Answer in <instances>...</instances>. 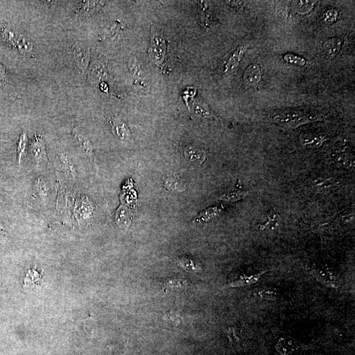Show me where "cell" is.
Instances as JSON below:
<instances>
[{"label": "cell", "mask_w": 355, "mask_h": 355, "mask_svg": "<svg viewBox=\"0 0 355 355\" xmlns=\"http://www.w3.org/2000/svg\"><path fill=\"white\" fill-rule=\"evenodd\" d=\"M339 13L336 9H329L322 15V21L327 25H332L338 21Z\"/></svg>", "instance_id": "25"}, {"label": "cell", "mask_w": 355, "mask_h": 355, "mask_svg": "<svg viewBox=\"0 0 355 355\" xmlns=\"http://www.w3.org/2000/svg\"><path fill=\"white\" fill-rule=\"evenodd\" d=\"M247 47H248V45L246 44L239 45L234 51L230 53L228 57H227L226 59L223 62L222 65L223 73H230L238 67L239 64L240 63L241 59H243L245 52H246Z\"/></svg>", "instance_id": "7"}, {"label": "cell", "mask_w": 355, "mask_h": 355, "mask_svg": "<svg viewBox=\"0 0 355 355\" xmlns=\"http://www.w3.org/2000/svg\"><path fill=\"white\" fill-rule=\"evenodd\" d=\"M72 59L77 71L84 75L89 69L90 61V51L83 43L77 42L74 44L71 51Z\"/></svg>", "instance_id": "4"}, {"label": "cell", "mask_w": 355, "mask_h": 355, "mask_svg": "<svg viewBox=\"0 0 355 355\" xmlns=\"http://www.w3.org/2000/svg\"><path fill=\"white\" fill-rule=\"evenodd\" d=\"M226 3L229 4V5H230L231 6H232L233 7H236V8H241L243 7V5H244L245 2L244 1H226Z\"/></svg>", "instance_id": "34"}, {"label": "cell", "mask_w": 355, "mask_h": 355, "mask_svg": "<svg viewBox=\"0 0 355 355\" xmlns=\"http://www.w3.org/2000/svg\"><path fill=\"white\" fill-rule=\"evenodd\" d=\"M279 221H280V216L277 215L274 211H272L265 217L264 220L261 219L259 222L255 223L253 227L259 232L264 231L266 229L270 230V229L274 228L278 224Z\"/></svg>", "instance_id": "14"}, {"label": "cell", "mask_w": 355, "mask_h": 355, "mask_svg": "<svg viewBox=\"0 0 355 355\" xmlns=\"http://www.w3.org/2000/svg\"><path fill=\"white\" fill-rule=\"evenodd\" d=\"M103 5H104V1H79L78 3L77 13L81 16L91 15L98 11Z\"/></svg>", "instance_id": "12"}, {"label": "cell", "mask_w": 355, "mask_h": 355, "mask_svg": "<svg viewBox=\"0 0 355 355\" xmlns=\"http://www.w3.org/2000/svg\"><path fill=\"white\" fill-rule=\"evenodd\" d=\"M37 190L38 193H39V196L43 199V201H45L47 199V186L44 181L42 180V179H39L37 181Z\"/></svg>", "instance_id": "31"}, {"label": "cell", "mask_w": 355, "mask_h": 355, "mask_svg": "<svg viewBox=\"0 0 355 355\" xmlns=\"http://www.w3.org/2000/svg\"><path fill=\"white\" fill-rule=\"evenodd\" d=\"M179 266L184 269L187 272H198L201 270V266H199V263H196L193 261L192 259L189 258H181L178 263Z\"/></svg>", "instance_id": "23"}, {"label": "cell", "mask_w": 355, "mask_h": 355, "mask_svg": "<svg viewBox=\"0 0 355 355\" xmlns=\"http://www.w3.org/2000/svg\"><path fill=\"white\" fill-rule=\"evenodd\" d=\"M110 123L115 136L123 141L128 140L130 138L131 131L125 123L116 118H111Z\"/></svg>", "instance_id": "17"}, {"label": "cell", "mask_w": 355, "mask_h": 355, "mask_svg": "<svg viewBox=\"0 0 355 355\" xmlns=\"http://www.w3.org/2000/svg\"><path fill=\"white\" fill-rule=\"evenodd\" d=\"M247 195V192H242V191H234L227 193L221 196V200L227 201V202H234V201H238L239 199H243Z\"/></svg>", "instance_id": "28"}, {"label": "cell", "mask_w": 355, "mask_h": 355, "mask_svg": "<svg viewBox=\"0 0 355 355\" xmlns=\"http://www.w3.org/2000/svg\"><path fill=\"white\" fill-rule=\"evenodd\" d=\"M73 133L75 138L78 141L81 151H83L84 154L86 155L89 159H93L94 157V149L92 143H91L90 139L89 138L78 128H75L73 131Z\"/></svg>", "instance_id": "10"}, {"label": "cell", "mask_w": 355, "mask_h": 355, "mask_svg": "<svg viewBox=\"0 0 355 355\" xmlns=\"http://www.w3.org/2000/svg\"><path fill=\"white\" fill-rule=\"evenodd\" d=\"M58 163L61 172L66 177L71 179H75L77 177V169L73 159L67 153H61L58 155Z\"/></svg>", "instance_id": "8"}, {"label": "cell", "mask_w": 355, "mask_h": 355, "mask_svg": "<svg viewBox=\"0 0 355 355\" xmlns=\"http://www.w3.org/2000/svg\"><path fill=\"white\" fill-rule=\"evenodd\" d=\"M310 274L318 282L328 288L337 289L340 284L338 276L326 267L313 266L310 269Z\"/></svg>", "instance_id": "5"}, {"label": "cell", "mask_w": 355, "mask_h": 355, "mask_svg": "<svg viewBox=\"0 0 355 355\" xmlns=\"http://www.w3.org/2000/svg\"><path fill=\"white\" fill-rule=\"evenodd\" d=\"M130 69L131 70L132 74H133V79L135 82L142 85L143 83V73L139 66L137 65L136 62L133 61H130Z\"/></svg>", "instance_id": "26"}, {"label": "cell", "mask_w": 355, "mask_h": 355, "mask_svg": "<svg viewBox=\"0 0 355 355\" xmlns=\"http://www.w3.org/2000/svg\"><path fill=\"white\" fill-rule=\"evenodd\" d=\"M217 209H209L208 211H205L204 213H201L200 217H199V221L201 220L203 221H209L211 220L213 217L216 216L214 215V213H217Z\"/></svg>", "instance_id": "33"}, {"label": "cell", "mask_w": 355, "mask_h": 355, "mask_svg": "<svg viewBox=\"0 0 355 355\" xmlns=\"http://www.w3.org/2000/svg\"><path fill=\"white\" fill-rule=\"evenodd\" d=\"M185 155L187 160L199 161L200 163H203L205 159V151L192 146L187 147L185 151Z\"/></svg>", "instance_id": "22"}, {"label": "cell", "mask_w": 355, "mask_h": 355, "mask_svg": "<svg viewBox=\"0 0 355 355\" xmlns=\"http://www.w3.org/2000/svg\"><path fill=\"white\" fill-rule=\"evenodd\" d=\"M2 37L8 44L23 54H29L34 49V43L27 37L11 27L4 28Z\"/></svg>", "instance_id": "2"}, {"label": "cell", "mask_w": 355, "mask_h": 355, "mask_svg": "<svg viewBox=\"0 0 355 355\" xmlns=\"http://www.w3.org/2000/svg\"><path fill=\"white\" fill-rule=\"evenodd\" d=\"M316 3L315 1H292V7L295 13L304 15L310 13Z\"/></svg>", "instance_id": "21"}, {"label": "cell", "mask_w": 355, "mask_h": 355, "mask_svg": "<svg viewBox=\"0 0 355 355\" xmlns=\"http://www.w3.org/2000/svg\"><path fill=\"white\" fill-rule=\"evenodd\" d=\"M27 133H22L21 137H20L19 143H18L17 157L19 163H21L22 157H23L24 154H25L26 147H27Z\"/></svg>", "instance_id": "27"}, {"label": "cell", "mask_w": 355, "mask_h": 355, "mask_svg": "<svg viewBox=\"0 0 355 355\" xmlns=\"http://www.w3.org/2000/svg\"><path fill=\"white\" fill-rule=\"evenodd\" d=\"M42 284H43V276L41 273L35 269L29 270L24 280L23 286L25 290L33 292L36 289H39Z\"/></svg>", "instance_id": "13"}, {"label": "cell", "mask_w": 355, "mask_h": 355, "mask_svg": "<svg viewBox=\"0 0 355 355\" xmlns=\"http://www.w3.org/2000/svg\"><path fill=\"white\" fill-rule=\"evenodd\" d=\"M343 44V40L340 38L328 39L324 44V51L328 58L334 59L340 52Z\"/></svg>", "instance_id": "15"}, {"label": "cell", "mask_w": 355, "mask_h": 355, "mask_svg": "<svg viewBox=\"0 0 355 355\" xmlns=\"http://www.w3.org/2000/svg\"><path fill=\"white\" fill-rule=\"evenodd\" d=\"M167 188L171 189V190H176L178 191H182L184 190V188H183V183L181 180H179V179L172 178H169L167 179L166 183Z\"/></svg>", "instance_id": "29"}, {"label": "cell", "mask_w": 355, "mask_h": 355, "mask_svg": "<svg viewBox=\"0 0 355 355\" xmlns=\"http://www.w3.org/2000/svg\"><path fill=\"white\" fill-rule=\"evenodd\" d=\"M31 151L34 159L38 164L45 160L46 153H45L44 141L41 135L35 137V140H34L32 144Z\"/></svg>", "instance_id": "16"}, {"label": "cell", "mask_w": 355, "mask_h": 355, "mask_svg": "<svg viewBox=\"0 0 355 355\" xmlns=\"http://www.w3.org/2000/svg\"><path fill=\"white\" fill-rule=\"evenodd\" d=\"M274 123L285 129H294L305 124L320 121V117L301 111H284L271 117Z\"/></svg>", "instance_id": "1"}, {"label": "cell", "mask_w": 355, "mask_h": 355, "mask_svg": "<svg viewBox=\"0 0 355 355\" xmlns=\"http://www.w3.org/2000/svg\"><path fill=\"white\" fill-rule=\"evenodd\" d=\"M325 137L316 133H304L301 136V141L305 147L315 148L321 146L324 142Z\"/></svg>", "instance_id": "18"}, {"label": "cell", "mask_w": 355, "mask_h": 355, "mask_svg": "<svg viewBox=\"0 0 355 355\" xmlns=\"http://www.w3.org/2000/svg\"><path fill=\"white\" fill-rule=\"evenodd\" d=\"M195 112L197 115H200L201 117L207 118L211 116L210 111L209 109L205 107V105L201 104V103H195Z\"/></svg>", "instance_id": "32"}, {"label": "cell", "mask_w": 355, "mask_h": 355, "mask_svg": "<svg viewBox=\"0 0 355 355\" xmlns=\"http://www.w3.org/2000/svg\"><path fill=\"white\" fill-rule=\"evenodd\" d=\"M255 296L265 300H277L280 298V291L274 287L266 286L257 288L255 292Z\"/></svg>", "instance_id": "19"}, {"label": "cell", "mask_w": 355, "mask_h": 355, "mask_svg": "<svg viewBox=\"0 0 355 355\" xmlns=\"http://www.w3.org/2000/svg\"><path fill=\"white\" fill-rule=\"evenodd\" d=\"M266 272V270L254 268L237 272L229 278L228 284L236 288L250 286L258 282L261 277Z\"/></svg>", "instance_id": "3"}, {"label": "cell", "mask_w": 355, "mask_h": 355, "mask_svg": "<svg viewBox=\"0 0 355 355\" xmlns=\"http://www.w3.org/2000/svg\"><path fill=\"white\" fill-rule=\"evenodd\" d=\"M166 49V43L162 36L157 34L153 35L151 38L149 52L151 59L156 65H160L164 61Z\"/></svg>", "instance_id": "6"}, {"label": "cell", "mask_w": 355, "mask_h": 355, "mask_svg": "<svg viewBox=\"0 0 355 355\" xmlns=\"http://www.w3.org/2000/svg\"><path fill=\"white\" fill-rule=\"evenodd\" d=\"M262 79V71L260 66L252 64L245 69L243 74V83L247 87H255L258 85Z\"/></svg>", "instance_id": "9"}, {"label": "cell", "mask_w": 355, "mask_h": 355, "mask_svg": "<svg viewBox=\"0 0 355 355\" xmlns=\"http://www.w3.org/2000/svg\"><path fill=\"white\" fill-rule=\"evenodd\" d=\"M186 286V282H185L183 280H180V279H174V280H169L166 284L167 288L171 290H179V289L182 290Z\"/></svg>", "instance_id": "30"}, {"label": "cell", "mask_w": 355, "mask_h": 355, "mask_svg": "<svg viewBox=\"0 0 355 355\" xmlns=\"http://www.w3.org/2000/svg\"><path fill=\"white\" fill-rule=\"evenodd\" d=\"M299 348L298 342L292 337H282L276 345V350L281 355H291Z\"/></svg>", "instance_id": "11"}, {"label": "cell", "mask_w": 355, "mask_h": 355, "mask_svg": "<svg viewBox=\"0 0 355 355\" xmlns=\"http://www.w3.org/2000/svg\"><path fill=\"white\" fill-rule=\"evenodd\" d=\"M90 77L95 81H107L109 79L108 72L105 66L101 63H96L91 67L89 71Z\"/></svg>", "instance_id": "20"}, {"label": "cell", "mask_w": 355, "mask_h": 355, "mask_svg": "<svg viewBox=\"0 0 355 355\" xmlns=\"http://www.w3.org/2000/svg\"><path fill=\"white\" fill-rule=\"evenodd\" d=\"M284 60L286 63L297 66V67H305L307 65V60L301 56L294 54V53H286L284 55Z\"/></svg>", "instance_id": "24"}]
</instances>
